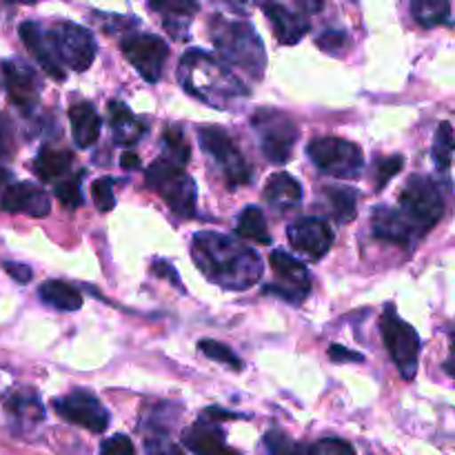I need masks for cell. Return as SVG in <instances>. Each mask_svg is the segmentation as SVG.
I'll return each instance as SVG.
<instances>
[{
    "label": "cell",
    "instance_id": "obj_39",
    "mask_svg": "<svg viewBox=\"0 0 455 455\" xmlns=\"http://www.w3.org/2000/svg\"><path fill=\"white\" fill-rule=\"evenodd\" d=\"M56 198L60 200L62 207L67 209H78L83 204V191H80L78 178L71 180H62L56 185Z\"/></svg>",
    "mask_w": 455,
    "mask_h": 455
},
{
    "label": "cell",
    "instance_id": "obj_35",
    "mask_svg": "<svg viewBox=\"0 0 455 455\" xmlns=\"http://www.w3.org/2000/svg\"><path fill=\"white\" fill-rule=\"evenodd\" d=\"M145 453L147 455H185L182 449L169 438L164 429H151L145 438Z\"/></svg>",
    "mask_w": 455,
    "mask_h": 455
},
{
    "label": "cell",
    "instance_id": "obj_20",
    "mask_svg": "<svg viewBox=\"0 0 455 455\" xmlns=\"http://www.w3.org/2000/svg\"><path fill=\"white\" fill-rule=\"evenodd\" d=\"M265 9L267 18H269L271 27H274V34L278 38L280 44H296L305 38V34L309 31V20L298 13L289 12L284 4L278 3H269V4H262Z\"/></svg>",
    "mask_w": 455,
    "mask_h": 455
},
{
    "label": "cell",
    "instance_id": "obj_3",
    "mask_svg": "<svg viewBox=\"0 0 455 455\" xmlns=\"http://www.w3.org/2000/svg\"><path fill=\"white\" fill-rule=\"evenodd\" d=\"M209 31H212V43L220 58H225L229 65L244 69L251 78H262L267 65L265 44L247 20L213 16Z\"/></svg>",
    "mask_w": 455,
    "mask_h": 455
},
{
    "label": "cell",
    "instance_id": "obj_18",
    "mask_svg": "<svg viewBox=\"0 0 455 455\" xmlns=\"http://www.w3.org/2000/svg\"><path fill=\"white\" fill-rule=\"evenodd\" d=\"M18 34H20L25 47L34 53L36 60L43 65V69L47 71L52 78H56V80L65 78V71H62L60 60H58L56 49H53V44H52V38L44 34L43 27H40L38 22H31V20L22 22L20 29H18Z\"/></svg>",
    "mask_w": 455,
    "mask_h": 455
},
{
    "label": "cell",
    "instance_id": "obj_42",
    "mask_svg": "<svg viewBox=\"0 0 455 455\" xmlns=\"http://www.w3.org/2000/svg\"><path fill=\"white\" fill-rule=\"evenodd\" d=\"M151 274L160 275V278H167L169 283H173V287L182 289L180 275H178L176 267H173L172 262H167V260H154V262H151Z\"/></svg>",
    "mask_w": 455,
    "mask_h": 455
},
{
    "label": "cell",
    "instance_id": "obj_44",
    "mask_svg": "<svg viewBox=\"0 0 455 455\" xmlns=\"http://www.w3.org/2000/svg\"><path fill=\"white\" fill-rule=\"evenodd\" d=\"M4 271L20 284H27L31 280V275H34V271H31L29 267L18 265V262H4Z\"/></svg>",
    "mask_w": 455,
    "mask_h": 455
},
{
    "label": "cell",
    "instance_id": "obj_28",
    "mask_svg": "<svg viewBox=\"0 0 455 455\" xmlns=\"http://www.w3.org/2000/svg\"><path fill=\"white\" fill-rule=\"evenodd\" d=\"M74 156L62 149H43L34 160V172L40 180H56L62 178L71 167Z\"/></svg>",
    "mask_w": 455,
    "mask_h": 455
},
{
    "label": "cell",
    "instance_id": "obj_8",
    "mask_svg": "<svg viewBox=\"0 0 455 455\" xmlns=\"http://www.w3.org/2000/svg\"><path fill=\"white\" fill-rule=\"evenodd\" d=\"M251 123L258 136H260V147L265 158L274 164L289 163L293 147H296L298 138H300L298 124L287 114L274 109H260L253 116Z\"/></svg>",
    "mask_w": 455,
    "mask_h": 455
},
{
    "label": "cell",
    "instance_id": "obj_22",
    "mask_svg": "<svg viewBox=\"0 0 455 455\" xmlns=\"http://www.w3.org/2000/svg\"><path fill=\"white\" fill-rule=\"evenodd\" d=\"M71 133L78 147H92L100 136V116L89 102H78L69 109Z\"/></svg>",
    "mask_w": 455,
    "mask_h": 455
},
{
    "label": "cell",
    "instance_id": "obj_36",
    "mask_svg": "<svg viewBox=\"0 0 455 455\" xmlns=\"http://www.w3.org/2000/svg\"><path fill=\"white\" fill-rule=\"evenodd\" d=\"M315 44H318L323 52L333 53V56H340V53L349 47L351 40H349V34H347V31L327 29V31H323L318 38H315Z\"/></svg>",
    "mask_w": 455,
    "mask_h": 455
},
{
    "label": "cell",
    "instance_id": "obj_38",
    "mask_svg": "<svg viewBox=\"0 0 455 455\" xmlns=\"http://www.w3.org/2000/svg\"><path fill=\"white\" fill-rule=\"evenodd\" d=\"M404 158L403 156H387V158H378L376 163V189L382 191L389 185L391 178L403 169Z\"/></svg>",
    "mask_w": 455,
    "mask_h": 455
},
{
    "label": "cell",
    "instance_id": "obj_15",
    "mask_svg": "<svg viewBox=\"0 0 455 455\" xmlns=\"http://www.w3.org/2000/svg\"><path fill=\"white\" fill-rule=\"evenodd\" d=\"M182 444L194 455H243L227 444L225 434L216 420L207 416H200L189 429L182 434Z\"/></svg>",
    "mask_w": 455,
    "mask_h": 455
},
{
    "label": "cell",
    "instance_id": "obj_6",
    "mask_svg": "<svg viewBox=\"0 0 455 455\" xmlns=\"http://www.w3.org/2000/svg\"><path fill=\"white\" fill-rule=\"evenodd\" d=\"M147 187L154 189L172 212L185 218L196 216V185L182 167L164 158L156 160L147 169Z\"/></svg>",
    "mask_w": 455,
    "mask_h": 455
},
{
    "label": "cell",
    "instance_id": "obj_1",
    "mask_svg": "<svg viewBox=\"0 0 455 455\" xmlns=\"http://www.w3.org/2000/svg\"><path fill=\"white\" fill-rule=\"evenodd\" d=\"M191 256L209 283L229 291H243L262 278L260 256L235 238L216 231H198L191 243Z\"/></svg>",
    "mask_w": 455,
    "mask_h": 455
},
{
    "label": "cell",
    "instance_id": "obj_9",
    "mask_svg": "<svg viewBox=\"0 0 455 455\" xmlns=\"http://www.w3.org/2000/svg\"><path fill=\"white\" fill-rule=\"evenodd\" d=\"M198 140L200 147H203L209 156L216 158L218 167L225 173L227 185L238 187L247 185V182L251 180V169H249L244 156L235 149L229 133L222 132L220 127H203L198 132Z\"/></svg>",
    "mask_w": 455,
    "mask_h": 455
},
{
    "label": "cell",
    "instance_id": "obj_31",
    "mask_svg": "<svg viewBox=\"0 0 455 455\" xmlns=\"http://www.w3.org/2000/svg\"><path fill=\"white\" fill-rule=\"evenodd\" d=\"M262 447H265L267 455H309V447L307 444L293 443L280 429L267 431L265 438H262Z\"/></svg>",
    "mask_w": 455,
    "mask_h": 455
},
{
    "label": "cell",
    "instance_id": "obj_19",
    "mask_svg": "<svg viewBox=\"0 0 455 455\" xmlns=\"http://www.w3.org/2000/svg\"><path fill=\"white\" fill-rule=\"evenodd\" d=\"M371 231L376 238L387 240V243H394L398 244V247H409V244L418 238V234L413 231V227L404 220L403 213H400L398 209H391V207L373 209Z\"/></svg>",
    "mask_w": 455,
    "mask_h": 455
},
{
    "label": "cell",
    "instance_id": "obj_24",
    "mask_svg": "<svg viewBox=\"0 0 455 455\" xmlns=\"http://www.w3.org/2000/svg\"><path fill=\"white\" fill-rule=\"evenodd\" d=\"M149 9L163 13L164 27L176 38H185V31L189 27L191 16L198 12V4L189 3V0H169V3H151Z\"/></svg>",
    "mask_w": 455,
    "mask_h": 455
},
{
    "label": "cell",
    "instance_id": "obj_23",
    "mask_svg": "<svg viewBox=\"0 0 455 455\" xmlns=\"http://www.w3.org/2000/svg\"><path fill=\"white\" fill-rule=\"evenodd\" d=\"M109 116H111V129L120 145H133L145 136V124L129 111V107L120 100L109 102Z\"/></svg>",
    "mask_w": 455,
    "mask_h": 455
},
{
    "label": "cell",
    "instance_id": "obj_40",
    "mask_svg": "<svg viewBox=\"0 0 455 455\" xmlns=\"http://www.w3.org/2000/svg\"><path fill=\"white\" fill-rule=\"evenodd\" d=\"M309 455H355L354 444L340 438H324L318 440L309 447Z\"/></svg>",
    "mask_w": 455,
    "mask_h": 455
},
{
    "label": "cell",
    "instance_id": "obj_12",
    "mask_svg": "<svg viewBox=\"0 0 455 455\" xmlns=\"http://www.w3.org/2000/svg\"><path fill=\"white\" fill-rule=\"evenodd\" d=\"M269 262L274 267V274L278 275L280 284H267L262 291L269 293V296L284 298L291 305H300L311 291V275L307 267L293 256H289L287 251H280V249L271 251Z\"/></svg>",
    "mask_w": 455,
    "mask_h": 455
},
{
    "label": "cell",
    "instance_id": "obj_10",
    "mask_svg": "<svg viewBox=\"0 0 455 455\" xmlns=\"http://www.w3.org/2000/svg\"><path fill=\"white\" fill-rule=\"evenodd\" d=\"M58 60L67 62L74 71H87L96 58V40L92 31L76 22H56L49 34Z\"/></svg>",
    "mask_w": 455,
    "mask_h": 455
},
{
    "label": "cell",
    "instance_id": "obj_14",
    "mask_svg": "<svg viewBox=\"0 0 455 455\" xmlns=\"http://www.w3.org/2000/svg\"><path fill=\"white\" fill-rule=\"evenodd\" d=\"M289 243L307 260H323L333 244V231L320 218H300L289 225Z\"/></svg>",
    "mask_w": 455,
    "mask_h": 455
},
{
    "label": "cell",
    "instance_id": "obj_2",
    "mask_svg": "<svg viewBox=\"0 0 455 455\" xmlns=\"http://www.w3.org/2000/svg\"><path fill=\"white\" fill-rule=\"evenodd\" d=\"M178 80L187 93L213 109H231L235 102L249 96L243 80L203 49H191L182 56L178 65Z\"/></svg>",
    "mask_w": 455,
    "mask_h": 455
},
{
    "label": "cell",
    "instance_id": "obj_41",
    "mask_svg": "<svg viewBox=\"0 0 455 455\" xmlns=\"http://www.w3.org/2000/svg\"><path fill=\"white\" fill-rule=\"evenodd\" d=\"M100 455H136V449H133L132 440L127 435L118 434L102 443Z\"/></svg>",
    "mask_w": 455,
    "mask_h": 455
},
{
    "label": "cell",
    "instance_id": "obj_34",
    "mask_svg": "<svg viewBox=\"0 0 455 455\" xmlns=\"http://www.w3.org/2000/svg\"><path fill=\"white\" fill-rule=\"evenodd\" d=\"M198 349L203 351L204 355H207L209 360H213V363H220V364H227V367H231L234 371H240V369L244 367L243 360L238 358V355L234 354V351L229 349L227 345H222V342H216V340H203L198 345Z\"/></svg>",
    "mask_w": 455,
    "mask_h": 455
},
{
    "label": "cell",
    "instance_id": "obj_5",
    "mask_svg": "<svg viewBox=\"0 0 455 455\" xmlns=\"http://www.w3.org/2000/svg\"><path fill=\"white\" fill-rule=\"evenodd\" d=\"M380 331L387 351H389L391 360L398 367L400 376L404 380H413V376L418 373V363H420L422 349L420 336H418L416 329L400 318L394 305H387L380 320Z\"/></svg>",
    "mask_w": 455,
    "mask_h": 455
},
{
    "label": "cell",
    "instance_id": "obj_43",
    "mask_svg": "<svg viewBox=\"0 0 455 455\" xmlns=\"http://www.w3.org/2000/svg\"><path fill=\"white\" fill-rule=\"evenodd\" d=\"M329 360H331V363H363V355H360L358 351H351L340 345H333L331 349H329Z\"/></svg>",
    "mask_w": 455,
    "mask_h": 455
},
{
    "label": "cell",
    "instance_id": "obj_37",
    "mask_svg": "<svg viewBox=\"0 0 455 455\" xmlns=\"http://www.w3.org/2000/svg\"><path fill=\"white\" fill-rule=\"evenodd\" d=\"M93 204L100 212H111L116 207V196H114V178H100L92 185Z\"/></svg>",
    "mask_w": 455,
    "mask_h": 455
},
{
    "label": "cell",
    "instance_id": "obj_46",
    "mask_svg": "<svg viewBox=\"0 0 455 455\" xmlns=\"http://www.w3.org/2000/svg\"><path fill=\"white\" fill-rule=\"evenodd\" d=\"M7 180H9V172H7V169L0 167V185H4Z\"/></svg>",
    "mask_w": 455,
    "mask_h": 455
},
{
    "label": "cell",
    "instance_id": "obj_11",
    "mask_svg": "<svg viewBox=\"0 0 455 455\" xmlns=\"http://www.w3.org/2000/svg\"><path fill=\"white\" fill-rule=\"evenodd\" d=\"M120 49L147 83H158L169 58V44L163 38L151 34H132L123 38Z\"/></svg>",
    "mask_w": 455,
    "mask_h": 455
},
{
    "label": "cell",
    "instance_id": "obj_45",
    "mask_svg": "<svg viewBox=\"0 0 455 455\" xmlns=\"http://www.w3.org/2000/svg\"><path fill=\"white\" fill-rule=\"evenodd\" d=\"M120 164H123V169H127V172H133V169L140 167V156L133 154V151H124V154L120 156Z\"/></svg>",
    "mask_w": 455,
    "mask_h": 455
},
{
    "label": "cell",
    "instance_id": "obj_16",
    "mask_svg": "<svg viewBox=\"0 0 455 455\" xmlns=\"http://www.w3.org/2000/svg\"><path fill=\"white\" fill-rule=\"evenodd\" d=\"M0 209L9 213H29V216L44 218L52 209V203L38 185L16 182L4 189L3 198H0Z\"/></svg>",
    "mask_w": 455,
    "mask_h": 455
},
{
    "label": "cell",
    "instance_id": "obj_7",
    "mask_svg": "<svg viewBox=\"0 0 455 455\" xmlns=\"http://www.w3.org/2000/svg\"><path fill=\"white\" fill-rule=\"evenodd\" d=\"M311 163L333 178H358L364 167V156L355 142L336 136L315 138L307 147Z\"/></svg>",
    "mask_w": 455,
    "mask_h": 455
},
{
    "label": "cell",
    "instance_id": "obj_27",
    "mask_svg": "<svg viewBox=\"0 0 455 455\" xmlns=\"http://www.w3.org/2000/svg\"><path fill=\"white\" fill-rule=\"evenodd\" d=\"M235 234L244 240H251L258 244H271L269 227H267L265 213L260 207H244L240 212L238 225H235Z\"/></svg>",
    "mask_w": 455,
    "mask_h": 455
},
{
    "label": "cell",
    "instance_id": "obj_4",
    "mask_svg": "<svg viewBox=\"0 0 455 455\" xmlns=\"http://www.w3.org/2000/svg\"><path fill=\"white\" fill-rule=\"evenodd\" d=\"M400 213L418 235L438 225L444 213V198L440 187L427 176H411L400 191Z\"/></svg>",
    "mask_w": 455,
    "mask_h": 455
},
{
    "label": "cell",
    "instance_id": "obj_17",
    "mask_svg": "<svg viewBox=\"0 0 455 455\" xmlns=\"http://www.w3.org/2000/svg\"><path fill=\"white\" fill-rule=\"evenodd\" d=\"M3 76L13 105H16L22 114L34 111V107L38 105V84H36L31 69L18 65V62H4Z\"/></svg>",
    "mask_w": 455,
    "mask_h": 455
},
{
    "label": "cell",
    "instance_id": "obj_13",
    "mask_svg": "<svg viewBox=\"0 0 455 455\" xmlns=\"http://www.w3.org/2000/svg\"><path fill=\"white\" fill-rule=\"evenodd\" d=\"M53 409L60 418L71 425L84 427L92 434H102L109 427V413L102 407L100 400L84 389L71 391L65 398L53 400Z\"/></svg>",
    "mask_w": 455,
    "mask_h": 455
},
{
    "label": "cell",
    "instance_id": "obj_25",
    "mask_svg": "<svg viewBox=\"0 0 455 455\" xmlns=\"http://www.w3.org/2000/svg\"><path fill=\"white\" fill-rule=\"evenodd\" d=\"M38 296L44 305L53 307L58 311H78L83 307V296L76 287L62 283V280H49L38 289Z\"/></svg>",
    "mask_w": 455,
    "mask_h": 455
},
{
    "label": "cell",
    "instance_id": "obj_32",
    "mask_svg": "<svg viewBox=\"0 0 455 455\" xmlns=\"http://www.w3.org/2000/svg\"><path fill=\"white\" fill-rule=\"evenodd\" d=\"M451 156H453V129H451V123L444 120V123L438 127V132H435V142H434L435 167L447 172V169L451 167Z\"/></svg>",
    "mask_w": 455,
    "mask_h": 455
},
{
    "label": "cell",
    "instance_id": "obj_26",
    "mask_svg": "<svg viewBox=\"0 0 455 455\" xmlns=\"http://www.w3.org/2000/svg\"><path fill=\"white\" fill-rule=\"evenodd\" d=\"M4 407H7V411L12 413L16 420L29 422V425L31 422L43 420V416H44L43 404H40L38 395H36L31 389L12 391V394L4 398Z\"/></svg>",
    "mask_w": 455,
    "mask_h": 455
},
{
    "label": "cell",
    "instance_id": "obj_21",
    "mask_svg": "<svg viewBox=\"0 0 455 455\" xmlns=\"http://www.w3.org/2000/svg\"><path fill=\"white\" fill-rule=\"evenodd\" d=\"M265 198L267 203H269L271 207L278 209V212H289V209H296L298 204H300L302 187L291 173H274L265 187Z\"/></svg>",
    "mask_w": 455,
    "mask_h": 455
},
{
    "label": "cell",
    "instance_id": "obj_29",
    "mask_svg": "<svg viewBox=\"0 0 455 455\" xmlns=\"http://www.w3.org/2000/svg\"><path fill=\"white\" fill-rule=\"evenodd\" d=\"M324 198H327L331 216L338 222H349L355 218V203L358 194L349 187H324Z\"/></svg>",
    "mask_w": 455,
    "mask_h": 455
},
{
    "label": "cell",
    "instance_id": "obj_30",
    "mask_svg": "<svg viewBox=\"0 0 455 455\" xmlns=\"http://www.w3.org/2000/svg\"><path fill=\"white\" fill-rule=\"evenodd\" d=\"M413 18L422 27H438L451 22V4L449 3H434V0H416L411 3Z\"/></svg>",
    "mask_w": 455,
    "mask_h": 455
},
{
    "label": "cell",
    "instance_id": "obj_33",
    "mask_svg": "<svg viewBox=\"0 0 455 455\" xmlns=\"http://www.w3.org/2000/svg\"><path fill=\"white\" fill-rule=\"evenodd\" d=\"M163 145H164V151L169 154V163L178 164V167H182V164L189 163L191 158V149L189 145H187L185 136H182L180 129H167L163 136Z\"/></svg>",
    "mask_w": 455,
    "mask_h": 455
}]
</instances>
